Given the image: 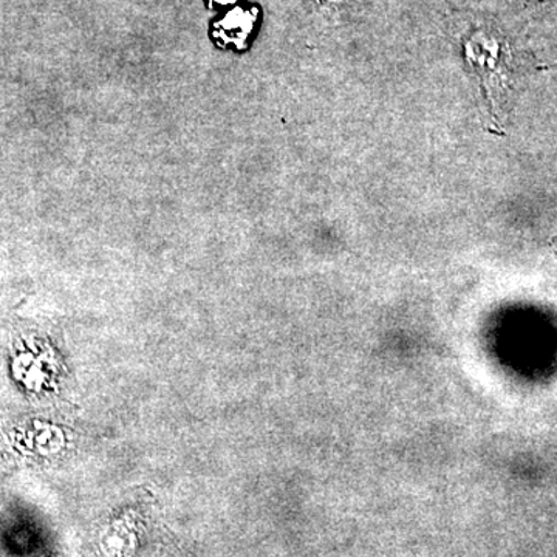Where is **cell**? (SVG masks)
<instances>
[{"instance_id": "obj_2", "label": "cell", "mask_w": 557, "mask_h": 557, "mask_svg": "<svg viewBox=\"0 0 557 557\" xmlns=\"http://www.w3.org/2000/svg\"><path fill=\"white\" fill-rule=\"evenodd\" d=\"M212 3H219V5H230V3L237 2V0H211Z\"/></svg>"}, {"instance_id": "obj_1", "label": "cell", "mask_w": 557, "mask_h": 557, "mask_svg": "<svg viewBox=\"0 0 557 557\" xmlns=\"http://www.w3.org/2000/svg\"><path fill=\"white\" fill-rule=\"evenodd\" d=\"M255 11L236 9L226 13L215 24L214 35L223 46L242 47L247 42L252 28H255Z\"/></svg>"}, {"instance_id": "obj_3", "label": "cell", "mask_w": 557, "mask_h": 557, "mask_svg": "<svg viewBox=\"0 0 557 557\" xmlns=\"http://www.w3.org/2000/svg\"><path fill=\"white\" fill-rule=\"evenodd\" d=\"M327 2H341V0H327Z\"/></svg>"}]
</instances>
